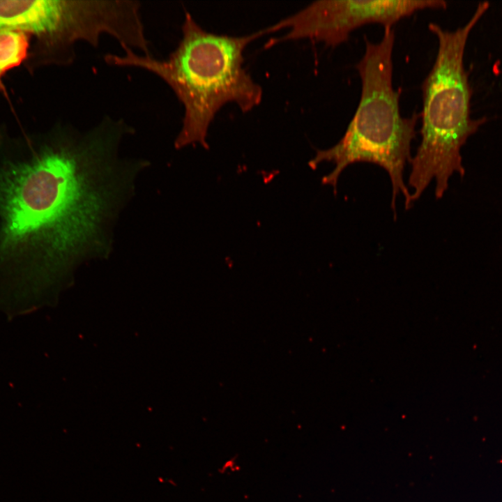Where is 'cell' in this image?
<instances>
[{"label": "cell", "mask_w": 502, "mask_h": 502, "mask_svg": "<svg viewBox=\"0 0 502 502\" xmlns=\"http://www.w3.org/2000/svg\"><path fill=\"white\" fill-rule=\"evenodd\" d=\"M365 49L356 65L361 80V94L357 109L339 142L329 149L317 150L309 167L316 169L323 162L334 164L333 169L321 179L336 193L339 177L349 165L370 162L388 173L392 185L391 208L396 214V200L402 193L405 208L411 206V192L404 181V170L410 162L411 145L416 137L420 114L402 116L400 91L393 84V53L395 32L384 29L381 40L372 43L365 38Z\"/></svg>", "instance_id": "3"}, {"label": "cell", "mask_w": 502, "mask_h": 502, "mask_svg": "<svg viewBox=\"0 0 502 502\" xmlns=\"http://www.w3.org/2000/svg\"><path fill=\"white\" fill-rule=\"evenodd\" d=\"M132 129L105 116L85 130L0 133V282L29 286L107 259L119 221L151 165L123 156Z\"/></svg>", "instance_id": "1"}, {"label": "cell", "mask_w": 502, "mask_h": 502, "mask_svg": "<svg viewBox=\"0 0 502 502\" xmlns=\"http://www.w3.org/2000/svg\"><path fill=\"white\" fill-rule=\"evenodd\" d=\"M442 0H321L264 29L265 35L283 29L286 33L270 45L287 40L308 39L335 47L346 42L350 33L369 24L386 28L416 12L445 9Z\"/></svg>", "instance_id": "5"}, {"label": "cell", "mask_w": 502, "mask_h": 502, "mask_svg": "<svg viewBox=\"0 0 502 502\" xmlns=\"http://www.w3.org/2000/svg\"><path fill=\"white\" fill-rule=\"evenodd\" d=\"M182 37L167 59L123 49V54H107L105 61L114 66L149 72L165 82L184 109L182 126L174 146L177 150L200 144L208 149L207 137L216 114L228 103L245 113L258 106L263 91L243 66V53L254 40L264 35L231 36L204 29L185 12Z\"/></svg>", "instance_id": "2"}, {"label": "cell", "mask_w": 502, "mask_h": 502, "mask_svg": "<svg viewBox=\"0 0 502 502\" xmlns=\"http://www.w3.org/2000/svg\"><path fill=\"white\" fill-rule=\"evenodd\" d=\"M30 42L29 38L21 32L0 29V81L7 72L29 57Z\"/></svg>", "instance_id": "6"}, {"label": "cell", "mask_w": 502, "mask_h": 502, "mask_svg": "<svg viewBox=\"0 0 502 502\" xmlns=\"http://www.w3.org/2000/svg\"><path fill=\"white\" fill-rule=\"evenodd\" d=\"M489 7L487 1L479 3L471 19L452 31L435 23L428 25L437 38L438 50L421 86V139L409 162L412 204L433 180L436 181L435 197L441 199L454 174L464 176L461 149L486 121V118L473 119L471 116L472 89L464 55L471 30Z\"/></svg>", "instance_id": "4"}]
</instances>
